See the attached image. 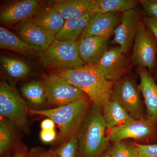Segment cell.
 Here are the masks:
<instances>
[{"instance_id": "1", "label": "cell", "mask_w": 157, "mask_h": 157, "mask_svg": "<svg viewBox=\"0 0 157 157\" xmlns=\"http://www.w3.org/2000/svg\"><path fill=\"white\" fill-rule=\"evenodd\" d=\"M76 135L78 157H100L107 151L110 142V132L100 105L92 103Z\"/></svg>"}, {"instance_id": "2", "label": "cell", "mask_w": 157, "mask_h": 157, "mask_svg": "<svg viewBox=\"0 0 157 157\" xmlns=\"http://www.w3.org/2000/svg\"><path fill=\"white\" fill-rule=\"evenodd\" d=\"M59 72L56 75L85 93L92 103L102 107L110 100L114 82L107 80L95 66L85 65L74 70Z\"/></svg>"}, {"instance_id": "3", "label": "cell", "mask_w": 157, "mask_h": 157, "mask_svg": "<svg viewBox=\"0 0 157 157\" xmlns=\"http://www.w3.org/2000/svg\"><path fill=\"white\" fill-rule=\"evenodd\" d=\"M91 104L89 99H83L51 109H36L29 107V114L46 117L54 122L59 129L57 143L61 145L76 135Z\"/></svg>"}, {"instance_id": "4", "label": "cell", "mask_w": 157, "mask_h": 157, "mask_svg": "<svg viewBox=\"0 0 157 157\" xmlns=\"http://www.w3.org/2000/svg\"><path fill=\"white\" fill-rule=\"evenodd\" d=\"M28 106L13 84L3 79L0 83V116L16 127L27 132Z\"/></svg>"}, {"instance_id": "5", "label": "cell", "mask_w": 157, "mask_h": 157, "mask_svg": "<svg viewBox=\"0 0 157 157\" xmlns=\"http://www.w3.org/2000/svg\"><path fill=\"white\" fill-rule=\"evenodd\" d=\"M39 54L44 66L59 71L74 70L85 64L79 56L77 44L55 40L47 50Z\"/></svg>"}, {"instance_id": "6", "label": "cell", "mask_w": 157, "mask_h": 157, "mask_svg": "<svg viewBox=\"0 0 157 157\" xmlns=\"http://www.w3.org/2000/svg\"><path fill=\"white\" fill-rule=\"evenodd\" d=\"M135 78L127 75L115 82L110 94V99L121 105L131 116L139 119L146 117Z\"/></svg>"}, {"instance_id": "7", "label": "cell", "mask_w": 157, "mask_h": 157, "mask_svg": "<svg viewBox=\"0 0 157 157\" xmlns=\"http://www.w3.org/2000/svg\"><path fill=\"white\" fill-rule=\"evenodd\" d=\"M131 60L132 63L137 67L147 68L151 75L155 72L157 67V41L146 28L142 20L134 40Z\"/></svg>"}, {"instance_id": "8", "label": "cell", "mask_w": 157, "mask_h": 157, "mask_svg": "<svg viewBox=\"0 0 157 157\" xmlns=\"http://www.w3.org/2000/svg\"><path fill=\"white\" fill-rule=\"evenodd\" d=\"M128 139L141 145L155 144L157 142V124L145 117L116 127L110 132V142Z\"/></svg>"}, {"instance_id": "9", "label": "cell", "mask_w": 157, "mask_h": 157, "mask_svg": "<svg viewBox=\"0 0 157 157\" xmlns=\"http://www.w3.org/2000/svg\"><path fill=\"white\" fill-rule=\"evenodd\" d=\"M42 78L47 101L50 104L60 107L89 99L85 93L56 74L43 75Z\"/></svg>"}, {"instance_id": "10", "label": "cell", "mask_w": 157, "mask_h": 157, "mask_svg": "<svg viewBox=\"0 0 157 157\" xmlns=\"http://www.w3.org/2000/svg\"><path fill=\"white\" fill-rule=\"evenodd\" d=\"M95 66L107 80L113 82L126 76L131 69L130 61L119 46L108 49Z\"/></svg>"}, {"instance_id": "11", "label": "cell", "mask_w": 157, "mask_h": 157, "mask_svg": "<svg viewBox=\"0 0 157 157\" xmlns=\"http://www.w3.org/2000/svg\"><path fill=\"white\" fill-rule=\"evenodd\" d=\"M142 20L136 9L122 13L120 22L114 31L112 42L118 44L124 54L128 52L133 45Z\"/></svg>"}, {"instance_id": "12", "label": "cell", "mask_w": 157, "mask_h": 157, "mask_svg": "<svg viewBox=\"0 0 157 157\" xmlns=\"http://www.w3.org/2000/svg\"><path fill=\"white\" fill-rule=\"evenodd\" d=\"M15 29L24 42L39 53L47 50L55 41V36L36 25L30 19L17 24Z\"/></svg>"}, {"instance_id": "13", "label": "cell", "mask_w": 157, "mask_h": 157, "mask_svg": "<svg viewBox=\"0 0 157 157\" xmlns=\"http://www.w3.org/2000/svg\"><path fill=\"white\" fill-rule=\"evenodd\" d=\"M121 15L118 12L90 13L88 23L81 36H98L109 39L120 22Z\"/></svg>"}, {"instance_id": "14", "label": "cell", "mask_w": 157, "mask_h": 157, "mask_svg": "<svg viewBox=\"0 0 157 157\" xmlns=\"http://www.w3.org/2000/svg\"><path fill=\"white\" fill-rule=\"evenodd\" d=\"M42 4V2L37 0L10 2L1 7V22L6 24H13L31 19Z\"/></svg>"}, {"instance_id": "15", "label": "cell", "mask_w": 157, "mask_h": 157, "mask_svg": "<svg viewBox=\"0 0 157 157\" xmlns=\"http://www.w3.org/2000/svg\"><path fill=\"white\" fill-rule=\"evenodd\" d=\"M140 78L138 89L142 93L146 105V117L157 124V84L147 68L137 67Z\"/></svg>"}, {"instance_id": "16", "label": "cell", "mask_w": 157, "mask_h": 157, "mask_svg": "<svg viewBox=\"0 0 157 157\" xmlns=\"http://www.w3.org/2000/svg\"><path fill=\"white\" fill-rule=\"evenodd\" d=\"M109 39L98 36H81L77 44L80 58L86 65L97 64L108 49Z\"/></svg>"}, {"instance_id": "17", "label": "cell", "mask_w": 157, "mask_h": 157, "mask_svg": "<svg viewBox=\"0 0 157 157\" xmlns=\"http://www.w3.org/2000/svg\"><path fill=\"white\" fill-rule=\"evenodd\" d=\"M36 25L55 36L61 30L66 20L52 6L42 4L30 19Z\"/></svg>"}, {"instance_id": "18", "label": "cell", "mask_w": 157, "mask_h": 157, "mask_svg": "<svg viewBox=\"0 0 157 157\" xmlns=\"http://www.w3.org/2000/svg\"><path fill=\"white\" fill-rule=\"evenodd\" d=\"M48 3L66 21L92 13L95 7L96 0H59Z\"/></svg>"}, {"instance_id": "19", "label": "cell", "mask_w": 157, "mask_h": 157, "mask_svg": "<svg viewBox=\"0 0 157 157\" xmlns=\"http://www.w3.org/2000/svg\"><path fill=\"white\" fill-rule=\"evenodd\" d=\"M102 109L105 123L109 132L114 128L135 119L121 105L111 99L103 105Z\"/></svg>"}, {"instance_id": "20", "label": "cell", "mask_w": 157, "mask_h": 157, "mask_svg": "<svg viewBox=\"0 0 157 157\" xmlns=\"http://www.w3.org/2000/svg\"><path fill=\"white\" fill-rule=\"evenodd\" d=\"M90 14L65 21L61 30L55 36V40L67 43L77 44L87 26Z\"/></svg>"}, {"instance_id": "21", "label": "cell", "mask_w": 157, "mask_h": 157, "mask_svg": "<svg viewBox=\"0 0 157 157\" xmlns=\"http://www.w3.org/2000/svg\"><path fill=\"white\" fill-rule=\"evenodd\" d=\"M0 64L1 69L11 84L25 77L30 71L27 64L21 60L11 57L1 56Z\"/></svg>"}, {"instance_id": "22", "label": "cell", "mask_w": 157, "mask_h": 157, "mask_svg": "<svg viewBox=\"0 0 157 157\" xmlns=\"http://www.w3.org/2000/svg\"><path fill=\"white\" fill-rule=\"evenodd\" d=\"M21 90L25 99L33 107H41L47 101L43 81L29 82L23 85Z\"/></svg>"}, {"instance_id": "23", "label": "cell", "mask_w": 157, "mask_h": 157, "mask_svg": "<svg viewBox=\"0 0 157 157\" xmlns=\"http://www.w3.org/2000/svg\"><path fill=\"white\" fill-rule=\"evenodd\" d=\"M0 48L26 55L34 50L20 37L2 26L0 27Z\"/></svg>"}, {"instance_id": "24", "label": "cell", "mask_w": 157, "mask_h": 157, "mask_svg": "<svg viewBox=\"0 0 157 157\" xmlns=\"http://www.w3.org/2000/svg\"><path fill=\"white\" fill-rule=\"evenodd\" d=\"M140 4L137 0H96L95 7L92 13H122L136 9Z\"/></svg>"}, {"instance_id": "25", "label": "cell", "mask_w": 157, "mask_h": 157, "mask_svg": "<svg viewBox=\"0 0 157 157\" xmlns=\"http://www.w3.org/2000/svg\"><path fill=\"white\" fill-rule=\"evenodd\" d=\"M15 125L9 120L1 118L0 121V155L3 156L15 145Z\"/></svg>"}, {"instance_id": "26", "label": "cell", "mask_w": 157, "mask_h": 157, "mask_svg": "<svg viewBox=\"0 0 157 157\" xmlns=\"http://www.w3.org/2000/svg\"><path fill=\"white\" fill-rule=\"evenodd\" d=\"M110 142L107 151L110 157H139L138 147L133 141L117 140Z\"/></svg>"}, {"instance_id": "27", "label": "cell", "mask_w": 157, "mask_h": 157, "mask_svg": "<svg viewBox=\"0 0 157 157\" xmlns=\"http://www.w3.org/2000/svg\"><path fill=\"white\" fill-rule=\"evenodd\" d=\"M54 157H78V146L76 135L57 148L50 151Z\"/></svg>"}, {"instance_id": "28", "label": "cell", "mask_w": 157, "mask_h": 157, "mask_svg": "<svg viewBox=\"0 0 157 157\" xmlns=\"http://www.w3.org/2000/svg\"><path fill=\"white\" fill-rule=\"evenodd\" d=\"M145 16L157 19V0H139Z\"/></svg>"}, {"instance_id": "29", "label": "cell", "mask_w": 157, "mask_h": 157, "mask_svg": "<svg viewBox=\"0 0 157 157\" xmlns=\"http://www.w3.org/2000/svg\"><path fill=\"white\" fill-rule=\"evenodd\" d=\"M139 151V157H157V144L141 145L134 142Z\"/></svg>"}, {"instance_id": "30", "label": "cell", "mask_w": 157, "mask_h": 157, "mask_svg": "<svg viewBox=\"0 0 157 157\" xmlns=\"http://www.w3.org/2000/svg\"><path fill=\"white\" fill-rule=\"evenodd\" d=\"M142 21L147 29L153 35L157 41V19L155 17L144 16Z\"/></svg>"}, {"instance_id": "31", "label": "cell", "mask_w": 157, "mask_h": 157, "mask_svg": "<svg viewBox=\"0 0 157 157\" xmlns=\"http://www.w3.org/2000/svg\"><path fill=\"white\" fill-rule=\"evenodd\" d=\"M56 132L55 129L52 130H41L40 133V138L42 142L50 143L56 140Z\"/></svg>"}, {"instance_id": "32", "label": "cell", "mask_w": 157, "mask_h": 157, "mask_svg": "<svg viewBox=\"0 0 157 157\" xmlns=\"http://www.w3.org/2000/svg\"><path fill=\"white\" fill-rule=\"evenodd\" d=\"M29 157H54L50 151H46L43 149L36 147L28 151Z\"/></svg>"}, {"instance_id": "33", "label": "cell", "mask_w": 157, "mask_h": 157, "mask_svg": "<svg viewBox=\"0 0 157 157\" xmlns=\"http://www.w3.org/2000/svg\"><path fill=\"white\" fill-rule=\"evenodd\" d=\"M11 157H29L28 151L22 144H17L13 147Z\"/></svg>"}, {"instance_id": "34", "label": "cell", "mask_w": 157, "mask_h": 157, "mask_svg": "<svg viewBox=\"0 0 157 157\" xmlns=\"http://www.w3.org/2000/svg\"><path fill=\"white\" fill-rule=\"evenodd\" d=\"M56 124L52 120L49 118L45 119L41 123V130H52L55 129Z\"/></svg>"}, {"instance_id": "35", "label": "cell", "mask_w": 157, "mask_h": 157, "mask_svg": "<svg viewBox=\"0 0 157 157\" xmlns=\"http://www.w3.org/2000/svg\"><path fill=\"white\" fill-rule=\"evenodd\" d=\"M100 157H110L107 151L105 152Z\"/></svg>"}, {"instance_id": "36", "label": "cell", "mask_w": 157, "mask_h": 157, "mask_svg": "<svg viewBox=\"0 0 157 157\" xmlns=\"http://www.w3.org/2000/svg\"><path fill=\"white\" fill-rule=\"evenodd\" d=\"M155 81L157 82V67L155 72Z\"/></svg>"}, {"instance_id": "37", "label": "cell", "mask_w": 157, "mask_h": 157, "mask_svg": "<svg viewBox=\"0 0 157 157\" xmlns=\"http://www.w3.org/2000/svg\"><path fill=\"white\" fill-rule=\"evenodd\" d=\"M11 155L9 154H6L4 155V156H2V157H11Z\"/></svg>"}]
</instances>
